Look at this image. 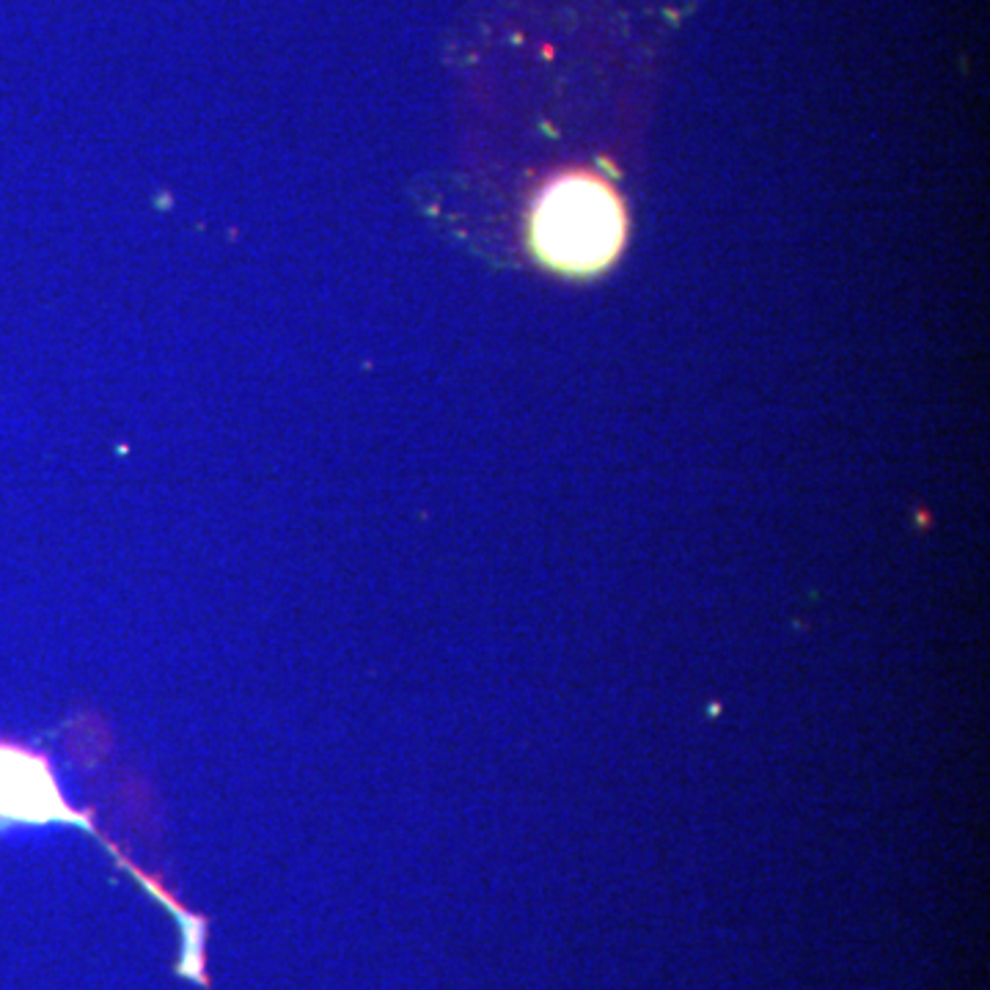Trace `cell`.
Masks as SVG:
<instances>
[{"mask_svg": "<svg viewBox=\"0 0 990 990\" xmlns=\"http://www.w3.org/2000/svg\"><path fill=\"white\" fill-rule=\"evenodd\" d=\"M531 242L539 259L556 270L597 273L622 251V201L597 176H561L539 196L531 218Z\"/></svg>", "mask_w": 990, "mask_h": 990, "instance_id": "1", "label": "cell"}]
</instances>
